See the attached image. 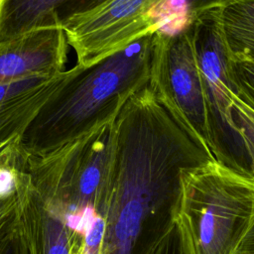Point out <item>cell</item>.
<instances>
[{"label": "cell", "mask_w": 254, "mask_h": 254, "mask_svg": "<svg viewBox=\"0 0 254 254\" xmlns=\"http://www.w3.org/2000/svg\"><path fill=\"white\" fill-rule=\"evenodd\" d=\"M52 77L54 76H30L17 81L0 84V106L37 89Z\"/></svg>", "instance_id": "2e32d148"}, {"label": "cell", "mask_w": 254, "mask_h": 254, "mask_svg": "<svg viewBox=\"0 0 254 254\" xmlns=\"http://www.w3.org/2000/svg\"><path fill=\"white\" fill-rule=\"evenodd\" d=\"M174 222L184 254H239L254 228V176L216 161L184 170Z\"/></svg>", "instance_id": "3957f363"}, {"label": "cell", "mask_w": 254, "mask_h": 254, "mask_svg": "<svg viewBox=\"0 0 254 254\" xmlns=\"http://www.w3.org/2000/svg\"><path fill=\"white\" fill-rule=\"evenodd\" d=\"M231 64L238 86L237 95L254 108V60L231 52Z\"/></svg>", "instance_id": "5bb4252c"}, {"label": "cell", "mask_w": 254, "mask_h": 254, "mask_svg": "<svg viewBox=\"0 0 254 254\" xmlns=\"http://www.w3.org/2000/svg\"><path fill=\"white\" fill-rule=\"evenodd\" d=\"M149 86L175 120L215 161L190 26L175 36L156 32Z\"/></svg>", "instance_id": "8992f818"}, {"label": "cell", "mask_w": 254, "mask_h": 254, "mask_svg": "<svg viewBox=\"0 0 254 254\" xmlns=\"http://www.w3.org/2000/svg\"><path fill=\"white\" fill-rule=\"evenodd\" d=\"M2 254H26L25 248L17 234V227H16V232L5 250L3 251Z\"/></svg>", "instance_id": "e0dca14e"}, {"label": "cell", "mask_w": 254, "mask_h": 254, "mask_svg": "<svg viewBox=\"0 0 254 254\" xmlns=\"http://www.w3.org/2000/svg\"><path fill=\"white\" fill-rule=\"evenodd\" d=\"M27 159L19 147L0 160V254L16 232L20 195L28 179Z\"/></svg>", "instance_id": "7c38bea8"}, {"label": "cell", "mask_w": 254, "mask_h": 254, "mask_svg": "<svg viewBox=\"0 0 254 254\" xmlns=\"http://www.w3.org/2000/svg\"><path fill=\"white\" fill-rule=\"evenodd\" d=\"M72 69L52 77L37 89L0 106V160L21 145L27 126L42 105L70 76Z\"/></svg>", "instance_id": "30bf717a"}, {"label": "cell", "mask_w": 254, "mask_h": 254, "mask_svg": "<svg viewBox=\"0 0 254 254\" xmlns=\"http://www.w3.org/2000/svg\"><path fill=\"white\" fill-rule=\"evenodd\" d=\"M63 0H0V44L35 31L60 27Z\"/></svg>", "instance_id": "8fae6325"}, {"label": "cell", "mask_w": 254, "mask_h": 254, "mask_svg": "<svg viewBox=\"0 0 254 254\" xmlns=\"http://www.w3.org/2000/svg\"><path fill=\"white\" fill-rule=\"evenodd\" d=\"M223 1L197 2L190 25L201 74L216 162L251 174L248 157L232 114L238 86L222 22Z\"/></svg>", "instance_id": "5b68a950"}, {"label": "cell", "mask_w": 254, "mask_h": 254, "mask_svg": "<svg viewBox=\"0 0 254 254\" xmlns=\"http://www.w3.org/2000/svg\"><path fill=\"white\" fill-rule=\"evenodd\" d=\"M113 121L46 155L28 156L27 173L34 190L83 236L101 216L112 161Z\"/></svg>", "instance_id": "277c9868"}, {"label": "cell", "mask_w": 254, "mask_h": 254, "mask_svg": "<svg viewBox=\"0 0 254 254\" xmlns=\"http://www.w3.org/2000/svg\"><path fill=\"white\" fill-rule=\"evenodd\" d=\"M113 151L101 217L104 246L131 245L174 221L184 170L213 161L160 102L149 83L112 125Z\"/></svg>", "instance_id": "6da1fadb"}, {"label": "cell", "mask_w": 254, "mask_h": 254, "mask_svg": "<svg viewBox=\"0 0 254 254\" xmlns=\"http://www.w3.org/2000/svg\"><path fill=\"white\" fill-rule=\"evenodd\" d=\"M17 234L26 254H80L84 236L73 231L25 182L18 206Z\"/></svg>", "instance_id": "9c48e42d"}, {"label": "cell", "mask_w": 254, "mask_h": 254, "mask_svg": "<svg viewBox=\"0 0 254 254\" xmlns=\"http://www.w3.org/2000/svg\"><path fill=\"white\" fill-rule=\"evenodd\" d=\"M156 33L70 76L42 105L21 138L28 156L46 155L115 119L149 83Z\"/></svg>", "instance_id": "7a4b0ae2"}, {"label": "cell", "mask_w": 254, "mask_h": 254, "mask_svg": "<svg viewBox=\"0 0 254 254\" xmlns=\"http://www.w3.org/2000/svg\"><path fill=\"white\" fill-rule=\"evenodd\" d=\"M239 254H254V228L245 240Z\"/></svg>", "instance_id": "ac0fdd59"}, {"label": "cell", "mask_w": 254, "mask_h": 254, "mask_svg": "<svg viewBox=\"0 0 254 254\" xmlns=\"http://www.w3.org/2000/svg\"><path fill=\"white\" fill-rule=\"evenodd\" d=\"M143 254H184L174 221L153 235Z\"/></svg>", "instance_id": "9a60e30c"}, {"label": "cell", "mask_w": 254, "mask_h": 254, "mask_svg": "<svg viewBox=\"0 0 254 254\" xmlns=\"http://www.w3.org/2000/svg\"><path fill=\"white\" fill-rule=\"evenodd\" d=\"M67 42L60 27L45 28L0 44V84L64 71Z\"/></svg>", "instance_id": "ba28073f"}, {"label": "cell", "mask_w": 254, "mask_h": 254, "mask_svg": "<svg viewBox=\"0 0 254 254\" xmlns=\"http://www.w3.org/2000/svg\"><path fill=\"white\" fill-rule=\"evenodd\" d=\"M222 22L230 51L254 60V0L223 1Z\"/></svg>", "instance_id": "4fadbf2b"}, {"label": "cell", "mask_w": 254, "mask_h": 254, "mask_svg": "<svg viewBox=\"0 0 254 254\" xmlns=\"http://www.w3.org/2000/svg\"><path fill=\"white\" fill-rule=\"evenodd\" d=\"M156 5L157 0L94 1L64 16L61 26L76 64L93 65L158 32Z\"/></svg>", "instance_id": "52a82bcc"}]
</instances>
